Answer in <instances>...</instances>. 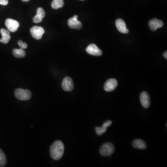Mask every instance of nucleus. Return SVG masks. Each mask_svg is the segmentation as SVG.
<instances>
[{"mask_svg": "<svg viewBox=\"0 0 167 167\" xmlns=\"http://www.w3.org/2000/svg\"><path fill=\"white\" fill-rule=\"evenodd\" d=\"M64 152V145L61 141H54L50 147L51 156L55 160H59L62 158Z\"/></svg>", "mask_w": 167, "mask_h": 167, "instance_id": "f257e3e1", "label": "nucleus"}, {"mask_svg": "<svg viewBox=\"0 0 167 167\" xmlns=\"http://www.w3.org/2000/svg\"><path fill=\"white\" fill-rule=\"evenodd\" d=\"M15 97L20 100H28L32 97V93L28 90L17 89L15 91Z\"/></svg>", "mask_w": 167, "mask_h": 167, "instance_id": "f03ea898", "label": "nucleus"}, {"mask_svg": "<svg viewBox=\"0 0 167 167\" xmlns=\"http://www.w3.org/2000/svg\"><path fill=\"white\" fill-rule=\"evenodd\" d=\"M115 151V147L112 143L106 142L101 147L100 153L102 156H108L113 154Z\"/></svg>", "mask_w": 167, "mask_h": 167, "instance_id": "7ed1b4c3", "label": "nucleus"}, {"mask_svg": "<svg viewBox=\"0 0 167 167\" xmlns=\"http://www.w3.org/2000/svg\"><path fill=\"white\" fill-rule=\"evenodd\" d=\"M30 33L33 38L36 39L42 38L43 34L45 33L44 28L39 26H34L30 29Z\"/></svg>", "mask_w": 167, "mask_h": 167, "instance_id": "20e7f679", "label": "nucleus"}, {"mask_svg": "<svg viewBox=\"0 0 167 167\" xmlns=\"http://www.w3.org/2000/svg\"><path fill=\"white\" fill-rule=\"evenodd\" d=\"M141 103L144 108H149L151 106V101L149 94L146 91H142L140 96Z\"/></svg>", "mask_w": 167, "mask_h": 167, "instance_id": "39448f33", "label": "nucleus"}, {"mask_svg": "<svg viewBox=\"0 0 167 167\" xmlns=\"http://www.w3.org/2000/svg\"><path fill=\"white\" fill-rule=\"evenodd\" d=\"M5 25L8 31L10 32H16L18 29L20 24L18 21L12 19H7L5 21Z\"/></svg>", "mask_w": 167, "mask_h": 167, "instance_id": "423d86ee", "label": "nucleus"}, {"mask_svg": "<svg viewBox=\"0 0 167 167\" xmlns=\"http://www.w3.org/2000/svg\"><path fill=\"white\" fill-rule=\"evenodd\" d=\"M62 87L65 91H70L72 90L74 88V83L72 79L69 77H66L63 79Z\"/></svg>", "mask_w": 167, "mask_h": 167, "instance_id": "0eeeda50", "label": "nucleus"}, {"mask_svg": "<svg viewBox=\"0 0 167 167\" xmlns=\"http://www.w3.org/2000/svg\"><path fill=\"white\" fill-rule=\"evenodd\" d=\"M86 51L90 55L100 56L102 55V51L95 44H91L88 46Z\"/></svg>", "mask_w": 167, "mask_h": 167, "instance_id": "6e6552de", "label": "nucleus"}, {"mask_svg": "<svg viewBox=\"0 0 167 167\" xmlns=\"http://www.w3.org/2000/svg\"><path fill=\"white\" fill-rule=\"evenodd\" d=\"M78 16L75 15L71 18H70L68 21V25L70 28L72 29H81L82 28V24L81 21H79L77 19Z\"/></svg>", "mask_w": 167, "mask_h": 167, "instance_id": "1a4fd4ad", "label": "nucleus"}, {"mask_svg": "<svg viewBox=\"0 0 167 167\" xmlns=\"http://www.w3.org/2000/svg\"><path fill=\"white\" fill-rule=\"evenodd\" d=\"M118 83L115 79H110L105 82L104 85V89L105 91L110 92L113 91L117 88Z\"/></svg>", "mask_w": 167, "mask_h": 167, "instance_id": "9d476101", "label": "nucleus"}, {"mask_svg": "<svg viewBox=\"0 0 167 167\" xmlns=\"http://www.w3.org/2000/svg\"><path fill=\"white\" fill-rule=\"evenodd\" d=\"M116 26L117 29L121 33L125 34L129 33V30L126 28V23L122 19H118L116 20Z\"/></svg>", "mask_w": 167, "mask_h": 167, "instance_id": "9b49d317", "label": "nucleus"}, {"mask_svg": "<svg viewBox=\"0 0 167 167\" xmlns=\"http://www.w3.org/2000/svg\"><path fill=\"white\" fill-rule=\"evenodd\" d=\"M163 26V21L156 18L152 19L149 22V27L152 31H155L158 28H162Z\"/></svg>", "mask_w": 167, "mask_h": 167, "instance_id": "f8f14e48", "label": "nucleus"}, {"mask_svg": "<svg viewBox=\"0 0 167 167\" xmlns=\"http://www.w3.org/2000/svg\"><path fill=\"white\" fill-rule=\"evenodd\" d=\"M45 16V12L42 7H39L37 10V14L33 18V22L35 23L41 22L43 18Z\"/></svg>", "mask_w": 167, "mask_h": 167, "instance_id": "ddd939ff", "label": "nucleus"}, {"mask_svg": "<svg viewBox=\"0 0 167 167\" xmlns=\"http://www.w3.org/2000/svg\"><path fill=\"white\" fill-rule=\"evenodd\" d=\"M0 32L2 36V38L0 39V42H2L4 44H7L11 39L9 31L2 28L0 30Z\"/></svg>", "mask_w": 167, "mask_h": 167, "instance_id": "4468645a", "label": "nucleus"}, {"mask_svg": "<svg viewBox=\"0 0 167 167\" xmlns=\"http://www.w3.org/2000/svg\"><path fill=\"white\" fill-rule=\"evenodd\" d=\"M133 147L139 150H145L147 149V145L146 142L140 139H135L132 142Z\"/></svg>", "mask_w": 167, "mask_h": 167, "instance_id": "2eb2a0df", "label": "nucleus"}, {"mask_svg": "<svg viewBox=\"0 0 167 167\" xmlns=\"http://www.w3.org/2000/svg\"><path fill=\"white\" fill-rule=\"evenodd\" d=\"M13 54L17 58H22L26 55V52L22 49H15L13 50Z\"/></svg>", "mask_w": 167, "mask_h": 167, "instance_id": "dca6fc26", "label": "nucleus"}, {"mask_svg": "<svg viewBox=\"0 0 167 167\" xmlns=\"http://www.w3.org/2000/svg\"><path fill=\"white\" fill-rule=\"evenodd\" d=\"M64 5L63 0H53L52 2V7L54 9H58L61 8Z\"/></svg>", "mask_w": 167, "mask_h": 167, "instance_id": "f3484780", "label": "nucleus"}, {"mask_svg": "<svg viewBox=\"0 0 167 167\" xmlns=\"http://www.w3.org/2000/svg\"><path fill=\"white\" fill-rule=\"evenodd\" d=\"M7 158L5 155L0 149V167H4L7 164Z\"/></svg>", "mask_w": 167, "mask_h": 167, "instance_id": "a211bd4d", "label": "nucleus"}, {"mask_svg": "<svg viewBox=\"0 0 167 167\" xmlns=\"http://www.w3.org/2000/svg\"><path fill=\"white\" fill-rule=\"evenodd\" d=\"M96 133L98 136H101L104 133L106 132L107 128L102 127H96L95 128Z\"/></svg>", "mask_w": 167, "mask_h": 167, "instance_id": "6ab92c4d", "label": "nucleus"}, {"mask_svg": "<svg viewBox=\"0 0 167 167\" xmlns=\"http://www.w3.org/2000/svg\"><path fill=\"white\" fill-rule=\"evenodd\" d=\"M18 45L20 47L21 49H26L28 48V44L25 43V42H22L21 40H19L18 42Z\"/></svg>", "mask_w": 167, "mask_h": 167, "instance_id": "aec40b11", "label": "nucleus"}, {"mask_svg": "<svg viewBox=\"0 0 167 167\" xmlns=\"http://www.w3.org/2000/svg\"><path fill=\"white\" fill-rule=\"evenodd\" d=\"M112 123V122L111 120H108L107 121L105 122V123L103 124L102 127H104V128H107V127L110 126Z\"/></svg>", "mask_w": 167, "mask_h": 167, "instance_id": "412c9836", "label": "nucleus"}, {"mask_svg": "<svg viewBox=\"0 0 167 167\" xmlns=\"http://www.w3.org/2000/svg\"><path fill=\"white\" fill-rule=\"evenodd\" d=\"M8 0H0V5H2L6 6L8 4Z\"/></svg>", "mask_w": 167, "mask_h": 167, "instance_id": "4be33fe9", "label": "nucleus"}, {"mask_svg": "<svg viewBox=\"0 0 167 167\" xmlns=\"http://www.w3.org/2000/svg\"><path fill=\"white\" fill-rule=\"evenodd\" d=\"M167 51H166L165 52V53H164V57H165V58H166V59H167Z\"/></svg>", "mask_w": 167, "mask_h": 167, "instance_id": "5701e85b", "label": "nucleus"}, {"mask_svg": "<svg viewBox=\"0 0 167 167\" xmlns=\"http://www.w3.org/2000/svg\"><path fill=\"white\" fill-rule=\"evenodd\" d=\"M21 1L23 2H28V1H30V0H21Z\"/></svg>", "mask_w": 167, "mask_h": 167, "instance_id": "b1692460", "label": "nucleus"}, {"mask_svg": "<svg viewBox=\"0 0 167 167\" xmlns=\"http://www.w3.org/2000/svg\"><path fill=\"white\" fill-rule=\"evenodd\" d=\"M81 1H84V0H81Z\"/></svg>", "mask_w": 167, "mask_h": 167, "instance_id": "393cba45", "label": "nucleus"}]
</instances>
